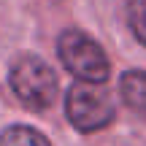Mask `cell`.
I'll return each mask as SVG.
<instances>
[{"mask_svg": "<svg viewBox=\"0 0 146 146\" xmlns=\"http://www.w3.org/2000/svg\"><path fill=\"white\" fill-rule=\"evenodd\" d=\"M8 84L14 95L33 111H46L57 98V73L35 54H22L11 62Z\"/></svg>", "mask_w": 146, "mask_h": 146, "instance_id": "obj_1", "label": "cell"}, {"mask_svg": "<svg viewBox=\"0 0 146 146\" xmlns=\"http://www.w3.org/2000/svg\"><path fill=\"white\" fill-rule=\"evenodd\" d=\"M57 54L78 81L103 84L111 76V62L106 52L100 49L98 41H92L81 30H65L57 41Z\"/></svg>", "mask_w": 146, "mask_h": 146, "instance_id": "obj_2", "label": "cell"}, {"mask_svg": "<svg viewBox=\"0 0 146 146\" xmlns=\"http://www.w3.org/2000/svg\"><path fill=\"white\" fill-rule=\"evenodd\" d=\"M65 116L78 133H98L114 122V103L100 84L76 81L65 95Z\"/></svg>", "mask_w": 146, "mask_h": 146, "instance_id": "obj_3", "label": "cell"}, {"mask_svg": "<svg viewBox=\"0 0 146 146\" xmlns=\"http://www.w3.org/2000/svg\"><path fill=\"white\" fill-rule=\"evenodd\" d=\"M119 95L127 108L146 116V70H127L119 78Z\"/></svg>", "mask_w": 146, "mask_h": 146, "instance_id": "obj_4", "label": "cell"}, {"mask_svg": "<svg viewBox=\"0 0 146 146\" xmlns=\"http://www.w3.org/2000/svg\"><path fill=\"white\" fill-rule=\"evenodd\" d=\"M0 146H52L41 130L27 125H14L0 133Z\"/></svg>", "mask_w": 146, "mask_h": 146, "instance_id": "obj_5", "label": "cell"}, {"mask_svg": "<svg viewBox=\"0 0 146 146\" xmlns=\"http://www.w3.org/2000/svg\"><path fill=\"white\" fill-rule=\"evenodd\" d=\"M127 19H130L133 35L146 46V0H130L127 3Z\"/></svg>", "mask_w": 146, "mask_h": 146, "instance_id": "obj_6", "label": "cell"}]
</instances>
